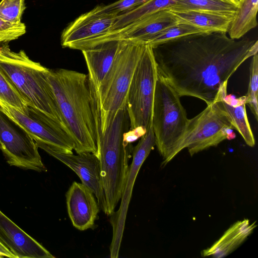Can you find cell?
Returning a JSON list of instances; mask_svg holds the SVG:
<instances>
[{"label": "cell", "instance_id": "24", "mask_svg": "<svg viewBox=\"0 0 258 258\" xmlns=\"http://www.w3.org/2000/svg\"><path fill=\"white\" fill-rule=\"evenodd\" d=\"M148 0H118L109 5H99L84 14L89 17L105 16H117L119 14L133 9Z\"/></svg>", "mask_w": 258, "mask_h": 258}, {"label": "cell", "instance_id": "29", "mask_svg": "<svg viewBox=\"0 0 258 258\" xmlns=\"http://www.w3.org/2000/svg\"><path fill=\"white\" fill-rule=\"evenodd\" d=\"M146 132V130L141 127L130 128L123 134V142L124 146H127L131 144L139 138L143 136Z\"/></svg>", "mask_w": 258, "mask_h": 258}, {"label": "cell", "instance_id": "6", "mask_svg": "<svg viewBox=\"0 0 258 258\" xmlns=\"http://www.w3.org/2000/svg\"><path fill=\"white\" fill-rule=\"evenodd\" d=\"M145 44L120 40L113 63L97 93L102 135L117 112L125 106L129 86Z\"/></svg>", "mask_w": 258, "mask_h": 258}, {"label": "cell", "instance_id": "10", "mask_svg": "<svg viewBox=\"0 0 258 258\" xmlns=\"http://www.w3.org/2000/svg\"><path fill=\"white\" fill-rule=\"evenodd\" d=\"M0 106L21 124L34 141H39L64 153H73L75 143L70 132L60 123L41 111L29 105L25 113L0 103Z\"/></svg>", "mask_w": 258, "mask_h": 258}, {"label": "cell", "instance_id": "2", "mask_svg": "<svg viewBox=\"0 0 258 258\" xmlns=\"http://www.w3.org/2000/svg\"><path fill=\"white\" fill-rule=\"evenodd\" d=\"M48 79L78 153L98 157L102 136L97 95L88 75L64 69H48Z\"/></svg>", "mask_w": 258, "mask_h": 258}, {"label": "cell", "instance_id": "11", "mask_svg": "<svg viewBox=\"0 0 258 258\" xmlns=\"http://www.w3.org/2000/svg\"><path fill=\"white\" fill-rule=\"evenodd\" d=\"M156 145L155 137L151 126L132 149L133 160L124 181L117 211L110 216L112 228V238L110 246L111 258H117L123 236L126 214L132 197L133 188L138 172L151 151Z\"/></svg>", "mask_w": 258, "mask_h": 258}, {"label": "cell", "instance_id": "12", "mask_svg": "<svg viewBox=\"0 0 258 258\" xmlns=\"http://www.w3.org/2000/svg\"><path fill=\"white\" fill-rule=\"evenodd\" d=\"M38 148L57 159L73 170L80 178L82 183L89 188L95 196L99 208L103 211L105 198L100 173L98 157L90 152L64 153L57 150L39 141H34Z\"/></svg>", "mask_w": 258, "mask_h": 258}, {"label": "cell", "instance_id": "3", "mask_svg": "<svg viewBox=\"0 0 258 258\" xmlns=\"http://www.w3.org/2000/svg\"><path fill=\"white\" fill-rule=\"evenodd\" d=\"M48 70L30 59L24 50L16 52L7 43L0 45V71L10 84L28 105L46 114L69 132L48 81Z\"/></svg>", "mask_w": 258, "mask_h": 258}, {"label": "cell", "instance_id": "27", "mask_svg": "<svg viewBox=\"0 0 258 258\" xmlns=\"http://www.w3.org/2000/svg\"><path fill=\"white\" fill-rule=\"evenodd\" d=\"M25 8V0H2L0 2V18L11 23H19Z\"/></svg>", "mask_w": 258, "mask_h": 258}, {"label": "cell", "instance_id": "20", "mask_svg": "<svg viewBox=\"0 0 258 258\" xmlns=\"http://www.w3.org/2000/svg\"><path fill=\"white\" fill-rule=\"evenodd\" d=\"M239 0H178L168 10L172 12L203 11L234 17Z\"/></svg>", "mask_w": 258, "mask_h": 258}, {"label": "cell", "instance_id": "8", "mask_svg": "<svg viewBox=\"0 0 258 258\" xmlns=\"http://www.w3.org/2000/svg\"><path fill=\"white\" fill-rule=\"evenodd\" d=\"M157 77L152 47L146 43L135 70L125 101L131 129L141 127L147 131L152 126Z\"/></svg>", "mask_w": 258, "mask_h": 258}, {"label": "cell", "instance_id": "22", "mask_svg": "<svg viewBox=\"0 0 258 258\" xmlns=\"http://www.w3.org/2000/svg\"><path fill=\"white\" fill-rule=\"evenodd\" d=\"M178 0H148L145 3L122 12L115 18L109 31L119 29L146 16L168 10Z\"/></svg>", "mask_w": 258, "mask_h": 258}, {"label": "cell", "instance_id": "16", "mask_svg": "<svg viewBox=\"0 0 258 258\" xmlns=\"http://www.w3.org/2000/svg\"><path fill=\"white\" fill-rule=\"evenodd\" d=\"M120 40H110L82 50L88 70L89 78L97 95L117 52Z\"/></svg>", "mask_w": 258, "mask_h": 258}, {"label": "cell", "instance_id": "28", "mask_svg": "<svg viewBox=\"0 0 258 258\" xmlns=\"http://www.w3.org/2000/svg\"><path fill=\"white\" fill-rule=\"evenodd\" d=\"M26 26L24 23H14L0 18V45L15 40L24 34Z\"/></svg>", "mask_w": 258, "mask_h": 258}, {"label": "cell", "instance_id": "15", "mask_svg": "<svg viewBox=\"0 0 258 258\" xmlns=\"http://www.w3.org/2000/svg\"><path fill=\"white\" fill-rule=\"evenodd\" d=\"M116 16L89 17L84 14L72 22L62 31L60 37L63 47L71 48L79 42L109 31Z\"/></svg>", "mask_w": 258, "mask_h": 258}, {"label": "cell", "instance_id": "4", "mask_svg": "<svg viewBox=\"0 0 258 258\" xmlns=\"http://www.w3.org/2000/svg\"><path fill=\"white\" fill-rule=\"evenodd\" d=\"M130 129L125 106L120 108L110 122L100 140L98 158L105 198L103 211L111 216L120 200L128 169L129 148L124 146L123 134Z\"/></svg>", "mask_w": 258, "mask_h": 258}, {"label": "cell", "instance_id": "7", "mask_svg": "<svg viewBox=\"0 0 258 258\" xmlns=\"http://www.w3.org/2000/svg\"><path fill=\"white\" fill-rule=\"evenodd\" d=\"M233 126L228 113L220 101L207 105L199 114L188 119L184 134L175 154L187 148L190 155L218 146L225 140L235 138Z\"/></svg>", "mask_w": 258, "mask_h": 258}, {"label": "cell", "instance_id": "1", "mask_svg": "<svg viewBox=\"0 0 258 258\" xmlns=\"http://www.w3.org/2000/svg\"><path fill=\"white\" fill-rule=\"evenodd\" d=\"M226 33H196L151 46L158 74L180 97H195L207 105L225 97L228 80L258 51L257 40L233 39Z\"/></svg>", "mask_w": 258, "mask_h": 258}, {"label": "cell", "instance_id": "30", "mask_svg": "<svg viewBox=\"0 0 258 258\" xmlns=\"http://www.w3.org/2000/svg\"><path fill=\"white\" fill-rule=\"evenodd\" d=\"M16 258L15 256L0 242V257Z\"/></svg>", "mask_w": 258, "mask_h": 258}, {"label": "cell", "instance_id": "21", "mask_svg": "<svg viewBox=\"0 0 258 258\" xmlns=\"http://www.w3.org/2000/svg\"><path fill=\"white\" fill-rule=\"evenodd\" d=\"M258 0H239V7L228 33L229 37L239 39L257 25Z\"/></svg>", "mask_w": 258, "mask_h": 258}, {"label": "cell", "instance_id": "23", "mask_svg": "<svg viewBox=\"0 0 258 258\" xmlns=\"http://www.w3.org/2000/svg\"><path fill=\"white\" fill-rule=\"evenodd\" d=\"M202 32H207L189 23L178 21L177 23L160 32L144 42L152 47L177 38Z\"/></svg>", "mask_w": 258, "mask_h": 258}, {"label": "cell", "instance_id": "25", "mask_svg": "<svg viewBox=\"0 0 258 258\" xmlns=\"http://www.w3.org/2000/svg\"><path fill=\"white\" fill-rule=\"evenodd\" d=\"M249 67V78L246 104L250 108L256 120L258 119V55L252 56Z\"/></svg>", "mask_w": 258, "mask_h": 258}, {"label": "cell", "instance_id": "18", "mask_svg": "<svg viewBox=\"0 0 258 258\" xmlns=\"http://www.w3.org/2000/svg\"><path fill=\"white\" fill-rule=\"evenodd\" d=\"M219 101L229 114L233 128L238 132L248 146L253 147L255 141L247 116L245 95L236 98L227 95Z\"/></svg>", "mask_w": 258, "mask_h": 258}, {"label": "cell", "instance_id": "17", "mask_svg": "<svg viewBox=\"0 0 258 258\" xmlns=\"http://www.w3.org/2000/svg\"><path fill=\"white\" fill-rule=\"evenodd\" d=\"M256 222L250 223L247 219L233 224L210 247L203 250V257H224L237 248L252 233L256 227Z\"/></svg>", "mask_w": 258, "mask_h": 258}, {"label": "cell", "instance_id": "13", "mask_svg": "<svg viewBox=\"0 0 258 258\" xmlns=\"http://www.w3.org/2000/svg\"><path fill=\"white\" fill-rule=\"evenodd\" d=\"M66 197L68 214L73 226L80 231L94 227L99 206L91 189L83 183L74 181Z\"/></svg>", "mask_w": 258, "mask_h": 258}, {"label": "cell", "instance_id": "5", "mask_svg": "<svg viewBox=\"0 0 258 258\" xmlns=\"http://www.w3.org/2000/svg\"><path fill=\"white\" fill-rule=\"evenodd\" d=\"M180 96L161 76L158 74L156 83L152 119L156 146L165 166L175 156L182 139L188 118Z\"/></svg>", "mask_w": 258, "mask_h": 258}, {"label": "cell", "instance_id": "19", "mask_svg": "<svg viewBox=\"0 0 258 258\" xmlns=\"http://www.w3.org/2000/svg\"><path fill=\"white\" fill-rule=\"evenodd\" d=\"M171 12L178 21L189 23L206 32L222 31L227 33L234 18L203 11Z\"/></svg>", "mask_w": 258, "mask_h": 258}, {"label": "cell", "instance_id": "9", "mask_svg": "<svg viewBox=\"0 0 258 258\" xmlns=\"http://www.w3.org/2000/svg\"><path fill=\"white\" fill-rule=\"evenodd\" d=\"M0 150L11 166L38 172L47 170L33 138L1 106Z\"/></svg>", "mask_w": 258, "mask_h": 258}, {"label": "cell", "instance_id": "14", "mask_svg": "<svg viewBox=\"0 0 258 258\" xmlns=\"http://www.w3.org/2000/svg\"><path fill=\"white\" fill-rule=\"evenodd\" d=\"M0 242L16 258H54L44 247L0 210Z\"/></svg>", "mask_w": 258, "mask_h": 258}, {"label": "cell", "instance_id": "26", "mask_svg": "<svg viewBox=\"0 0 258 258\" xmlns=\"http://www.w3.org/2000/svg\"><path fill=\"white\" fill-rule=\"evenodd\" d=\"M0 103L13 107L25 113L26 103L0 71Z\"/></svg>", "mask_w": 258, "mask_h": 258}]
</instances>
